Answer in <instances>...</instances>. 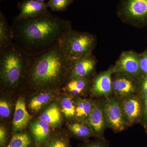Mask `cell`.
Here are the masks:
<instances>
[{
	"label": "cell",
	"mask_w": 147,
	"mask_h": 147,
	"mask_svg": "<svg viewBox=\"0 0 147 147\" xmlns=\"http://www.w3.org/2000/svg\"><path fill=\"white\" fill-rule=\"evenodd\" d=\"M27 147H36V146H33V145H30V146H28Z\"/></svg>",
	"instance_id": "33"
},
{
	"label": "cell",
	"mask_w": 147,
	"mask_h": 147,
	"mask_svg": "<svg viewBox=\"0 0 147 147\" xmlns=\"http://www.w3.org/2000/svg\"><path fill=\"white\" fill-rule=\"evenodd\" d=\"M74 1V0H49L47 4L52 11H63L66 10Z\"/></svg>",
	"instance_id": "25"
},
{
	"label": "cell",
	"mask_w": 147,
	"mask_h": 147,
	"mask_svg": "<svg viewBox=\"0 0 147 147\" xmlns=\"http://www.w3.org/2000/svg\"><path fill=\"white\" fill-rule=\"evenodd\" d=\"M114 74L113 67H110L95 77L91 88L93 96L106 98L110 97L113 92L112 75Z\"/></svg>",
	"instance_id": "8"
},
{
	"label": "cell",
	"mask_w": 147,
	"mask_h": 147,
	"mask_svg": "<svg viewBox=\"0 0 147 147\" xmlns=\"http://www.w3.org/2000/svg\"><path fill=\"white\" fill-rule=\"evenodd\" d=\"M53 94L48 92H42L36 95L30 101L29 106L33 112H37L51 101Z\"/></svg>",
	"instance_id": "21"
},
{
	"label": "cell",
	"mask_w": 147,
	"mask_h": 147,
	"mask_svg": "<svg viewBox=\"0 0 147 147\" xmlns=\"http://www.w3.org/2000/svg\"><path fill=\"white\" fill-rule=\"evenodd\" d=\"M143 99V115L145 121L147 122V96H142Z\"/></svg>",
	"instance_id": "31"
},
{
	"label": "cell",
	"mask_w": 147,
	"mask_h": 147,
	"mask_svg": "<svg viewBox=\"0 0 147 147\" xmlns=\"http://www.w3.org/2000/svg\"><path fill=\"white\" fill-rule=\"evenodd\" d=\"M87 123L91 127L96 137L103 139L107 124L103 113L102 102L94 101Z\"/></svg>",
	"instance_id": "11"
},
{
	"label": "cell",
	"mask_w": 147,
	"mask_h": 147,
	"mask_svg": "<svg viewBox=\"0 0 147 147\" xmlns=\"http://www.w3.org/2000/svg\"><path fill=\"white\" fill-rule=\"evenodd\" d=\"M11 27L13 42L28 56L54 47L72 29L69 21L50 13L29 19L14 18Z\"/></svg>",
	"instance_id": "1"
},
{
	"label": "cell",
	"mask_w": 147,
	"mask_h": 147,
	"mask_svg": "<svg viewBox=\"0 0 147 147\" xmlns=\"http://www.w3.org/2000/svg\"><path fill=\"white\" fill-rule=\"evenodd\" d=\"M96 42L91 34L71 29L64 35L59 43L66 57L73 61L91 56Z\"/></svg>",
	"instance_id": "4"
},
{
	"label": "cell",
	"mask_w": 147,
	"mask_h": 147,
	"mask_svg": "<svg viewBox=\"0 0 147 147\" xmlns=\"http://www.w3.org/2000/svg\"><path fill=\"white\" fill-rule=\"evenodd\" d=\"M113 69L114 74H122L133 79L137 78L142 73L139 55L133 51L124 52Z\"/></svg>",
	"instance_id": "7"
},
{
	"label": "cell",
	"mask_w": 147,
	"mask_h": 147,
	"mask_svg": "<svg viewBox=\"0 0 147 147\" xmlns=\"http://www.w3.org/2000/svg\"><path fill=\"white\" fill-rule=\"evenodd\" d=\"M71 61L59 43L42 53L28 56L26 79L36 88L59 86L68 79Z\"/></svg>",
	"instance_id": "2"
},
{
	"label": "cell",
	"mask_w": 147,
	"mask_h": 147,
	"mask_svg": "<svg viewBox=\"0 0 147 147\" xmlns=\"http://www.w3.org/2000/svg\"><path fill=\"white\" fill-rule=\"evenodd\" d=\"M43 147H71L67 135L57 133L52 135Z\"/></svg>",
	"instance_id": "23"
},
{
	"label": "cell",
	"mask_w": 147,
	"mask_h": 147,
	"mask_svg": "<svg viewBox=\"0 0 147 147\" xmlns=\"http://www.w3.org/2000/svg\"><path fill=\"white\" fill-rule=\"evenodd\" d=\"M75 104V117L76 120L87 122L91 112L94 101L84 98H76Z\"/></svg>",
	"instance_id": "18"
},
{
	"label": "cell",
	"mask_w": 147,
	"mask_h": 147,
	"mask_svg": "<svg viewBox=\"0 0 147 147\" xmlns=\"http://www.w3.org/2000/svg\"><path fill=\"white\" fill-rule=\"evenodd\" d=\"M7 141V133L4 127H0V147H5Z\"/></svg>",
	"instance_id": "29"
},
{
	"label": "cell",
	"mask_w": 147,
	"mask_h": 147,
	"mask_svg": "<svg viewBox=\"0 0 147 147\" xmlns=\"http://www.w3.org/2000/svg\"><path fill=\"white\" fill-rule=\"evenodd\" d=\"M96 64V61L92 55L71 61L68 79L88 78L94 70Z\"/></svg>",
	"instance_id": "12"
},
{
	"label": "cell",
	"mask_w": 147,
	"mask_h": 147,
	"mask_svg": "<svg viewBox=\"0 0 147 147\" xmlns=\"http://www.w3.org/2000/svg\"><path fill=\"white\" fill-rule=\"evenodd\" d=\"M51 127L50 125L39 119L31 124V132L36 147H43L48 142L53 135Z\"/></svg>",
	"instance_id": "14"
},
{
	"label": "cell",
	"mask_w": 147,
	"mask_h": 147,
	"mask_svg": "<svg viewBox=\"0 0 147 147\" xmlns=\"http://www.w3.org/2000/svg\"><path fill=\"white\" fill-rule=\"evenodd\" d=\"M28 55L13 42L0 48L1 79L3 84L16 86L26 78Z\"/></svg>",
	"instance_id": "3"
},
{
	"label": "cell",
	"mask_w": 147,
	"mask_h": 147,
	"mask_svg": "<svg viewBox=\"0 0 147 147\" xmlns=\"http://www.w3.org/2000/svg\"><path fill=\"white\" fill-rule=\"evenodd\" d=\"M61 110L57 102H53L41 114L39 119L47 123L51 127L58 126L62 121Z\"/></svg>",
	"instance_id": "16"
},
{
	"label": "cell",
	"mask_w": 147,
	"mask_h": 147,
	"mask_svg": "<svg viewBox=\"0 0 147 147\" xmlns=\"http://www.w3.org/2000/svg\"><path fill=\"white\" fill-rule=\"evenodd\" d=\"M127 125L135 123L143 114V104L137 96H130L123 98L121 103Z\"/></svg>",
	"instance_id": "9"
},
{
	"label": "cell",
	"mask_w": 147,
	"mask_h": 147,
	"mask_svg": "<svg viewBox=\"0 0 147 147\" xmlns=\"http://www.w3.org/2000/svg\"><path fill=\"white\" fill-rule=\"evenodd\" d=\"M103 110L107 126L115 132L123 131L127 126L121 103L113 97L106 98Z\"/></svg>",
	"instance_id": "5"
},
{
	"label": "cell",
	"mask_w": 147,
	"mask_h": 147,
	"mask_svg": "<svg viewBox=\"0 0 147 147\" xmlns=\"http://www.w3.org/2000/svg\"><path fill=\"white\" fill-rule=\"evenodd\" d=\"M81 147H109L108 142L104 138L98 139L93 142H88L82 145Z\"/></svg>",
	"instance_id": "27"
},
{
	"label": "cell",
	"mask_w": 147,
	"mask_h": 147,
	"mask_svg": "<svg viewBox=\"0 0 147 147\" xmlns=\"http://www.w3.org/2000/svg\"><path fill=\"white\" fill-rule=\"evenodd\" d=\"M18 7L20 13L14 18L18 20L35 18L50 13L47 3L35 0H24L18 3Z\"/></svg>",
	"instance_id": "10"
},
{
	"label": "cell",
	"mask_w": 147,
	"mask_h": 147,
	"mask_svg": "<svg viewBox=\"0 0 147 147\" xmlns=\"http://www.w3.org/2000/svg\"><path fill=\"white\" fill-rule=\"evenodd\" d=\"M31 119V116L27 111L24 98H20L15 106V112L12 122L13 134L20 132L26 127Z\"/></svg>",
	"instance_id": "15"
},
{
	"label": "cell",
	"mask_w": 147,
	"mask_h": 147,
	"mask_svg": "<svg viewBox=\"0 0 147 147\" xmlns=\"http://www.w3.org/2000/svg\"><path fill=\"white\" fill-rule=\"evenodd\" d=\"M139 63L141 71L147 75V52L139 55Z\"/></svg>",
	"instance_id": "28"
},
{
	"label": "cell",
	"mask_w": 147,
	"mask_h": 147,
	"mask_svg": "<svg viewBox=\"0 0 147 147\" xmlns=\"http://www.w3.org/2000/svg\"><path fill=\"white\" fill-rule=\"evenodd\" d=\"M1 1H2V0H1Z\"/></svg>",
	"instance_id": "34"
},
{
	"label": "cell",
	"mask_w": 147,
	"mask_h": 147,
	"mask_svg": "<svg viewBox=\"0 0 147 147\" xmlns=\"http://www.w3.org/2000/svg\"><path fill=\"white\" fill-rule=\"evenodd\" d=\"M115 74L112 78L113 92L122 98L134 94L137 89L134 79L122 74Z\"/></svg>",
	"instance_id": "13"
},
{
	"label": "cell",
	"mask_w": 147,
	"mask_h": 147,
	"mask_svg": "<svg viewBox=\"0 0 147 147\" xmlns=\"http://www.w3.org/2000/svg\"><path fill=\"white\" fill-rule=\"evenodd\" d=\"M61 109L66 118L68 119H75V102L69 96H64L61 101Z\"/></svg>",
	"instance_id": "24"
},
{
	"label": "cell",
	"mask_w": 147,
	"mask_h": 147,
	"mask_svg": "<svg viewBox=\"0 0 147 147\" xmlns=\"http://www.w3.org/2000/svg\"><path fill=\"white\" fill-rule=\"evenodd\" d=\"M10 108L8 102L4 100L0 101V115L3 118L8 117L10 115Z\"/></svg>",
	"instance_id": "26"
},
{
	"label": "cell",
	"mask_w": 147,
	"mask_h": 147,
	"mask_svg": "<svg viewBox=\"0 0 147 147\" xmlns=\"http://www.w3.org/2000/svg\"><path fill=\"white\" fill-rule=\"evenodd\" d=\"M140 85L142 96H147V75H144L141 77Z\"/></svg>",
	"instance_id": "30"
},
{
	"label": "cell",
	"mask_w": 147,
	"mask_h": 147,
	"mask_svg": "<svg viewBox=\"0 0 147 147\" xmlns=\"http://www.w3.org/2000/svg\"><path fill=\"white\" fill-rule=\"evenodd\" d=\"M32 137L26 132H18L13 134L9 144L6 147H27L31 145Z\"/></svg>",
	"instance_id": "22"
},
{
	"label": "cell",
	"mask_w": 147,
	"mask_h": 147,
	"mask_svg": "<svg viewBox=\"0 0 147 147\" xmlns=\"http://www.w3.org/2000/svg\"><path fill=\"white\" fill-rule=\"evenodd\" d=\"M13 42V31L9 26L2 12L0 13V48L7 47Z\"/></svg>",
	"instance_id": "20"
},
{
	"label": "cell",
	"mask_w": 147,
	"mask_h": 147,
	"mask_svg": "<svg viewBox=\"0 0 147 147\" xmlns=\"http://www.w3.org/2000/svg\"><path fill=\"white\" fill-rule=\"evenodd\" d=\"M35 1H37L39 2L44 3L45 2V0H35Z\"/></svg>",
	"instance_id": "32"
},
{
	"label": "cell",
	"mask_w": 147,
	"mask_h": 147,
	"mask_svg": "<svg viewBox=\"0 0 147 147\" xmlns=\"http://www.w3.org/2000/svg\"><path fill=\"white\" fill-rule=\"evenodd\" d=\"M67 82L66 90L75 96L84 94L88 89L90 83L88 78H72Z\"/></svg>",
	"instance_id": "17"
},
{
	"label": "cell",
	"mask_w": 147,
	"mask_h": 147,
	"mask_svg": "<svg viewBox=\"0 0 147 147\" xmlns=\"http://www.w3.org/2000/svg\"><path fill=\"white\" fill-rule=\"evenodd\" d=\"M118 13L130 22H144L147 20V0H121Z\"/></svg>",
	"instance_id": "6"
},
{
	"label": "cell",
	"mask_w": 147,
	"mask_h": 147,
	"mask_svg": "<svg viewBox=\"0 0 147 147\" xmlns=\"http://www.w3.org/2000/svg\"><path fill=\"white\" fill-rule=\"evenodd\" d=\"M68 128L71 134L79 139H85L95 137L91 127L87 122L77 121L69 124Z\"/></svg>",
	"instance_id": "19"
}]
</instances>
